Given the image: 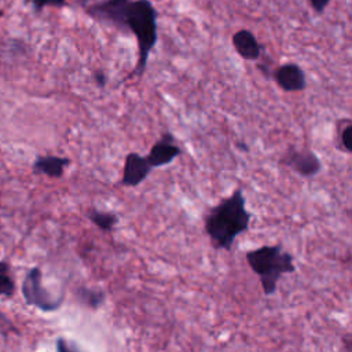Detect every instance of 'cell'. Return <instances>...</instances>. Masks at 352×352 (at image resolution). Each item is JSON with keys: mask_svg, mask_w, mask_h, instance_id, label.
I'll return each instance as SVG.
<instances>
[{"mask_svg": "<svg viewBox=\"0 0 352 352\" xmlns=\"http://www.w3.org/2000/svg\"><path fill=\"white\" fill-rule=\"evenodd\" d=\"M231 43L236 54L245 60H257L261 56L263 45L249 29L236 30L231 37Z\"/></svg>", "mask_w": 352, "mask_h": 352, "instance_id": "cell-9", "label": "cell"}, {"mask_svg": "<svg viewBox=\"0 0 352 352\" xmlns=\"http://www.w3.org/2000/svg\"><path fill=\"white\" fill-rule=\"evenodd\" d=\"M246 263L258 276L265 296H272L276 292L279 279L283 275L296 271L294 257L283 250L282 245H263L249 250L246 253Z\"/></svg>", "mask_w": 352, "mask_h": 352, "instance_id": "cell-3", "label": "cell"}, {"mask_svg": "<svg viewBox=\"0 0 352 352\" xmlns=\"http://www.w3.org/2000/svg\"><path fill=\"white\" fill-rule=\"evenodd\" d=\"M87 217L103 232L113 231L118 223V216L116 213L107 212V210H99L95 208H91L87 212Z\"/></svg>", "mask_w": 352, "mask_h": 352, "instance_id": "cell-13", "label": "cell"}, {"mask_svg": "<svg viewBox=\"0 0 352 352\" xmlns=\"http://www.w3.org/2000/svg\"><path fill=\"white\" fill-rule=\"evenodd\" d=\"M3 14H4V11H3V10H1V8H0V18H1V16H3Z\"/></svg>", "mask_w": 352, "mask_h": 352, "instance_id": "cell-21", "label": "cell"}, {"mask_svg": "<svg viewBox=\"0 0 352 352\" xmlns=\"http://www.w3.org/2000/svg\"><path fill=\"white\" fill-rule=\"evenodd\" d=\"M43 274L38 267H33L25 276L22 282V296L28 305L36 307L43 312H54L59 309L63 302L62 296H52L44 286H43Z\"/></svg>", "mask_w": 352, "mask_h": 352, "instance_id": "cell-4", "label": "cell"}, {"mask_svg": "<svg viewBox=\"0 0 352 352\" xmlns=\"http://www.w3.org/2000/svg\"><path fill=\"white\" fill-rule=\"evenodd\" d=\"M84 10L95 22L133 34L138 44V62L122 81L142 78L158 41V11L154 4L150 0H100L88 4Z\"/></svg>", "mask_w": 352, "mask_h": 352, "instance_id": "cell-1", "label": "cell"}, {"mask_svg": "<svg viewBox=\"0 0 352 352\" xmlns=\"http://www.w3.org/2000/svg\"><path fill=\"white\" fill-rule=\"evenodd\" d=\"M272 78L285 92H301L307 88L305 73L296 62H286L279 65L272 72Z\"/></svg>", "mask_w": 352, "mask_h": 352, "instance_id": "cell-7", "label": "cell"}, {"mask_svg": "<svg viewBox=\"0 0 352 352\" xmlns=\"http://www.w3.org/2000/svg\"><path fill=\"white\" fill-rule=\"evenodd\" d=\"M308 1H309L311 8H312L316 14H323L331 0H308Z\"/></svg>", "mask_w": 352, "mask_h": 352, "instance_id": "cell-17", "label": "cell"}, {"mask_svg": "<svg viewBox=\"0 0 352 352\" xmlns=\"http://www.w3.org/2000/svg\"><path fill=\"white\" fill-rule=\"evenodd\" d=\"M180 154L182 148L176 143L175 136L170 132H164L161 138L153 143L146 158L153 169H158L172 164Z\"/></svg>", "mask_w": 352, "mask_h": 352, "instance_id": "cell-6", "label": "cell"}, {"mask_svg": "<svg viewBox=\"0 0 352 352\" xmlns=\"http://www.w3.org/2000/svg\"><path fill=\"white\" fill-rule=\"evenodd\" d=\"M8 272H0V296L6 297H11L15 293V283Z\"/></svg>", "mask_w": 352, "mask_h": 352, "instance_id": "cell-15", "label": "cell"}, {"mask_svg": "<svg viewBox=\"0 0 352 352\" xmlns=\"http://www.w3.org/2000/svg\"><path fill=\"white\" fill-rule=\"evenodd\" d=\"M88 1H89V0H77V3H78V4H80L82 8L88 6Z\"/></svg>", "mask_w": 352, "mask_h": 352, "instance_id": "cell-20", "label": "cell"}, {"mask_svg": "<svg viewBox=\"0 0 352 352\" xmlns=\"http://www.w3.org/2000/svg\"><path fill=\"white\" fill-rule=\"evenodd\" d=\"M280 164L305 179L316 176L322 169L320 158L311 148H289L280 158Z\"/></svg>", "mask_w": 352, "mask_h": 352, "instance_id": "cell-5", "label": "cell"}, {"mask_svg": "<svg viewBox=\"0 0 352 352\" xmlns=\"http://www.w3.org/2000/svg\"><path fill=\"white\" fill-rule=\"evenodd\" d=\"M70 164L67 157L38 155L33 162V173L44 175L51 179H59L65 173V168Z\"/></svg>", "mask_w": 352, "mask_h": 352, "instance_id": "cell-10", "label": "cell"}, {"mask_svg": "<svg viewBox=\"0 0 352 352\" xmlns=\"http://www.w3.org/2000/svg\"><path fill=\"white\" fill-rule=\"evenodd\" d=\"M32 4V8L34 12H41L45 7H54V8H65L69 7L67 0H29Z\"/></svg>", "mask_w": 352, "mask_h": 352, "instance_id": "cell-14", "label": "cell"}, {"mask_svg": "<svg viewBox=\"0 0 352 352\" xmlns=\"http://www.w3.org/2000/svg\"><path fill=\"white\" fill-rule=\"evenodd\" d=\"M94 82L98 88H104L107 85V76L103 70L98 69L94 72Z\"/></svg>", "mask_w": 352, "mask_h": 352, "instance_id": "cell-18", "label": "cell"}, {"mask_svg": "<svg viewBox=\"0 0 352 352\" xmlns=\"http://www.w3.org/2000/svg\"><path fill=\"white\" fill-rule=\"evenodd\" d=\"M0 319H4V316L1 315V312H0Z\"/></svg>", "mask_w": 352, "mask_h": 352, "instance_id": "cell-22", "label": "cell"}, {"mask_svg": "<svg viewBox=\"0 0 352 352\" xmlns=\"http://www.w3.org/2000/svg\"><path fill=\"white\" fill-rule=\"evenodd\" d=\"M351 132H352V120L349 117H342L336 121L334 143H336V147L338 151L351 154V151H352L351 143H349Z\"/></svg>", "mask_w": 352, "mask_h": 352, "instance_id": "cell-11", "label": "cell"}, {"mask_svg": "<svg viewBox=\"0 0 352 352\" xmlns=\"http://www.w3.org/2000/svg\"><path fill=\"white\" fill-rule=\"evenodd\" d=\"M7 271H10V264H8V261H6V260L0 261V272H7Z\"/></svg>", "mask_w": 352, "mask_h": 352, "instance_id": "cell-19", "label": "cell"}, {"mask_svg": "<svg viewBox=\"0 0 352 352\" xmlns=\"http://www.w3.org/2000/svg\"><path fill=\"white\" fill-rule=\"evenodd\" d=\"M151 170L153 168L150 166L146 155L131 151L124 160L121 184L125 187H138L147 179Z\"/></svg>", "mask_w": 352, "mask_h": 352, "instance_id": "cell-8", "label": "cell"}, {"mask_svg": "<svg viewBox=\"0 0 352 352\" xmlns=\"http://www.w3.org/2000/svg\"><path fill=\"white\" fill-rule=\"evenodd\" d=\"M76 296L82 305L91 308V309H98L99 307L103 305V302L106 300V293L98 287L81 286L76 290Z\"/></svg>", "mask_w": 352, "mask_h": 352, "instance_id": "cell-12", "label": "cell"}, {"mask_svg": "<svg viewBox=\"0 0 352 352\" xmlns=\"http://www.w3.org/2000/svg\"><path fill=\"white\" fill-rule=\"evenodd\" d=\"M56 352H81V349L70 340L65 337L56 338Z\"/></svg>", "mask_w": 352, "mask_h": 352, "instance_id": "cell-16", "label": "cell"}, {"mask_svg": "<svg viewBox=\"0 0 352 352\" xmlns=\"http://www.w3.org/2000/svg\"><path fill=\"white\" fill-rule=\"evenodd\" d=\"M250 213L242 188L210 206L204 216V228L214 249L230 252L238 235L249 228Z\"/></svg>", "mask_w": 352, "mask_h": 352, "instance_id": "cell-2", "label": "cell"}]
</instances>
